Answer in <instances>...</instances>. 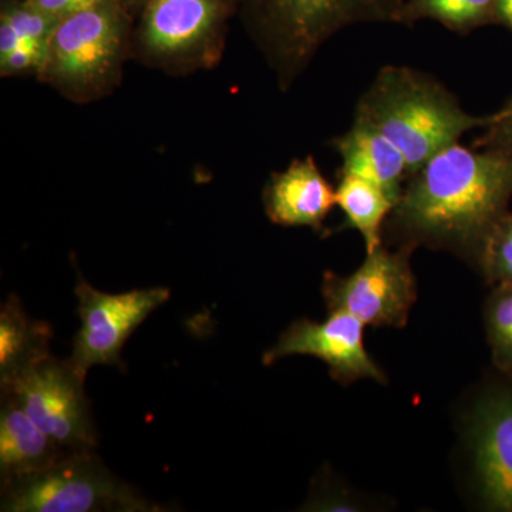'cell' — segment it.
I'll list each match as a JSON object with an SVG mask.
<instances>
[{"instance_id":"obj_11","label":"cell","mask_w":512,"mask_h":512,"mask_svg":"<svg viewBox=\"0 0 512 512\" xmlns=\"http://www.w3.org/2000/svg\"><path fill=\"white\" fill-rule=\"evenodd\" d=\"M365 323L345 312H330L325 322L299 319L266 350L264 365L269 366L288 356H313L329 367L336 382L350 384L372 379L386 384L387 377L369 356L363 339Z\"/></svg>"},{"instance_id":"obj_24","label":"cell","mask_w":512,"mask_h":512,"mask_svg":"<svg viewBox=\"0 0 512 512\" xmlns=\"http://www.w3.org/2000/svg\"><path fill=\"white\" fill-rule=\"evenodd\" d=\"M500 25L507 26L512 32V0H495Z\"/></svg>"},{"instance_id":"obj_22","label":"cell","mask_w":512,"mask_h":512,"mask_svg":"<svg viewBox=\"0 0 512 512\" xmlns=\"http://www.w3.org/2000/svg\"><path fill=\"white\" fill-rule=\"evenodd\" d=\"M484 130L474 141V148L512 147V99L493 114V121Z\"/></svg>"},{"instance_id":"obj_3","label":"cell","mask_w":512,"mask_h":512,"mask_svg":"<svg viewBox=\"0 0 512 512\" xmlns=\"http://www.w3.org/2000/svg\"><path fill=\"white\" fill-rule=\"evenodd\" d=\"M404 0H242L244 28L288 90L322 45L357 23H402Z\"/></svg>"},{"instance_id":"obj_10","label":"cell","mask_w":512,"mask_h":512,"mask_svg":"<svg viewBox=\"0 0 512 512\" xmlns=\"http://www.w3.org/2000/svg\"><path fill=\"white\" fill-rule=\"evenodd\" d=\"M466 439L485 511L512 512V379L485 387L471 407Z\"/></svg>"},{"instance_id":"obj_12","label":"cell","mask_w":512,"mask_h":512,"mask_svg":"<svg viewBox=\"0 0 512 512\" xmlns=\"http://www.w3.org/2000/svg\"><path fill=\"white\" fill-rule=\"evenodd\" d=\"M335 204L336 190L311 156L293 160L285 171L272 174L264 190L266 215L284 227L320 231Z\"/></svg>"},{"instance_id":"obj_23","label":"cell","mask_w":512,"mask_h":512,"mask_svg":"<svg viewBox=\"0 0 512 512\" xmlns=\"http://www.w3.org/2000/svg\"><path fill=\"white\" fill-rule=\"evenodd\" d=\"M100 2L101 0H25L26 5L32 6L59 22L92 8Z\"/></svg>"},{"instance_id":"obj_8","label":"cell","mask_w":512,"mask_h":512,"mask_svg":"<svg viewBox=\"0 0 512 512\" xmlns=\"http://www.w3.org/2000/svg\"><path fill=\"white\" fill-rule=\"evenodd\" d=\"M413 245L396 252L383 247L367 254L353 274L323 275L322 293L329 312H345L365 325L403 328L417 299L410 256Z\"/></svg>"},{"instance_id":"obj_19","label":"cell","mask_w":512,"mask_h":512,"mask_svg":"<svg viewBox=\"0 0 512 512\" xmlns=\"http://www.w3.org/2000/svg\"><path fill=\"white\" fill-rule=\"evenodd\" d=\"M484 323L495 369L512 379V284L493 286L485 301Z\"/></svg>"},{"instance_id":"obj_20","label":"cell","mask_w":512,"mask_h":512,"mask_svg":"<svg viewBox=\"0 0 512 512\" xmlns=\"http://www.w3.org/2000/svg\"><path fill=\"white\" fill-rule=\"evenodd\" d=\"M473 262L491 288L512 284V212L488 229Z\"/></svg>"},{"instance_id":"obj_18","label":"cell","mask_w":512,"mask_h":512,"mask_svg":"<svg viewBox=\"0 0 512 512\" xmlns=\"http://www.w3.org/2000/svg\"><path fill=\"white\" fill-rule=\"evenodd\" d=\"M59 23L25 2L0 0V56L23 43H49Z\"/></svg>"},{"instance_id":"obj_26","label":"cell","mask_w":512,"mask_h":512,"mask_svg":"<svg viewBox=\"0 0 512 512\" xmlns=\"http://www.w3.org/2000/svg\"><path fill=\"white\" fill-rule=\"evenodd\" d=\"M8 2H25V0H8Z\"/></svg>"},{"instance_id":"obj_17","label":"cell","mask_w":512,"mask_h":512,"mask_svg":"<svg viewBox=\"0 0 512 512\" xmlns=\"http://www.w3.org/2000/svg\"><path fill=\"white\" fill-rule=\"evenodd\" d=\"M433 19L457 33L498 23L495 0H404L402 25Z\"/></svg>"},{"instance_id":"obj_16","label":"cell","mask_w":512,"mask_h":512,"mask_svg":"<svg viewBox=\"0 0 512 512\" xmlns=\"http://www.w3.org/2000/svg\"><path fill=\"white\" fill-rule=\"evenodd\" d=\"M336 205L345 214L346 225L362 234L367 254L382 247L384 221L397 205L389 192L357 175L339 174Z\"/></svg>"},{"instance_id":"obj_6","label":"cell","mask_w":512,"mask_h":512,"mask_svg":"<svg viewBox=\"0 0 512 512\" xmlns=\"http://www.w3.org/2000/svg\"><path fill=\"white\" fill-rule=\"evenodd\" d=\"M2 511H151L130 487L117 480L93 451L69 453L32 476L2 484Z\"/></svg>"},{"instance_id":"obj_2","label":"cell","mask_w":512,"mask_h":512,"mask_svg":"<svg viewBox=\"0 0 512 512\" xmlns=\"http://www.w3.org/2000/svg\"><path fill=\"white\" fill-rule=\"evenodd\" d=\"M355 121L389 138L402 151L412 177L467 131L490 126L493 114H468L453 94L427 74L387 66L360 97Z\"/></svg>"},{"instance_id":"obj_1","label":"cell","mask_w":512,"mask_h":512,"mask_svg":"<svg viewBox=\"0 0 512 512\" xmlns=\"http://www.w3.org/2000/svg\"><path fill=\"white\" fill-rule=\"evenodd\" d=\"M512 200V147L451 144L410 177L389 217L402 245L450 249L473 261Z\"/></svg>"},{"instance_id":"obj_15","label":"cell","mask_w":512,"mask_h":512,"mask_svg":"<svg viewBox=\"0 0 512 512\" xmlns=\"http://www.w3.org/2000/svg\"><path fill=\"white\" fill-rule=\"evenodd\" d=\"M52 328L37 322L23 311L15 295L0 313V376L8 382L23 369L50 355Z\"/></svg>"},{"instance_id":"obj_25","label":"cell","mask_w":512,"mask_h":512,"mask_svg":"<svg viewBox=\"0 0 512 512\" xmlns=\"http://www.w3.org/2000/svg\"><path fill=\"white\" fill-rule=\"evenodd\" d=\"M111 2L119 5L124 12H127L131 18L136 20L138 13L141 12V9L144 8L148 0H111Z\"/></svg>"},{"instance_id":"obj_7","label":"cell","mask_w":512,"mask_h":512,"mask_svg":"<svg viewBox=\"0 0 512 512\" xmlns=\"http://www.w3.org/2000/svg\"><path fill=\"white\" fill-rule=\"evenodd\" d=\"M84 379L69 359L47 355L2 383L40 430L66 453L93 451L96 446Z\"/></svg>"},{"instance_id":"obj_21","label":"cell","mask_w":512,"mask_h":512,"mask_svg":"<svg viewBox=\"0 0 512 512\" xmlns=\"http://www.w3.org/2000/svg\"><path fill=\"white\" fill-rule=\"evenodd\" d=\"M49 43H23L8 55L0 56V74L2 77L36 76L45 63Z\"/></svg>"},{"instance_id":"obj_14","label":"cell","mask_w":512,"mask_h":512,"mask_svg":"<svg viewBox=\"0 0 512 512\" xmlns=\"http://www.w3.org/2000/svg\"><path fill=\"white\" fill-rule=\"evenodd\" d=\"M333 143L342 157L340 174L357 175L372 181L399 202L404 180L410 177L409 167L402 151L389 138L375 128L355 121L348 133Z\"/></svg>"},{"instance_id":"obj_13","label":"cell","mask_w":512,"mask_h":512,"mask_svg":"<svg viewBox=\"0 0 512 512\" xmlns=\"http://www.w3.org/2000/svg\"><path fill=\"white\" fill-rule=\"evenodd\" d=\"M66 451L33 423L22 406L2 393L0 412V476L2 484L45 470Z\"/></svg>"},{"instance_id":"obj_9","label":"cell","mask_w":512,"mask_h":512,"mask_svg":"<svg viewBox=\"0 0 512 512\" xmlns=\"http://www.w3.org/2000/svg\"><path fill=\"white\" fill-rule=\"evenodd\" d=\"M76 296L82 328L74 338L69 360L86 377L94 365H121L124 343L151 313L170 299V289H136L110 295L79 281Z\"/></svg>"},{"instance_id":"obj_4","label":"cell","mask_w":512,"mask_h":512,"mask_svg":"<svg viewBox=\"0 0 512 512\" xmlns=\"http://www.w3.org/2000/svg\"><path fill=\"white\" fill-rule=\"evenodd\" d=\"M133 28L134 19L111 0L63 19L50 37L37 80L76 104L110 96L131 59Z\"/></svg>"},{"instance_id":"obj_5","label":"cell","mask_w":512,"mask_h":512,"mask_svg":"<svg viewBox=\"0 0 512 512\" xmlns=\"http://www.w3.org/2000/svg\"><path fill=\"white\" fill-rule=\"evenodd\" d=\"M242 0H148L134 20L131 57L173 76L211 70L224 56Z\"/></svg>"}]
</instances>
